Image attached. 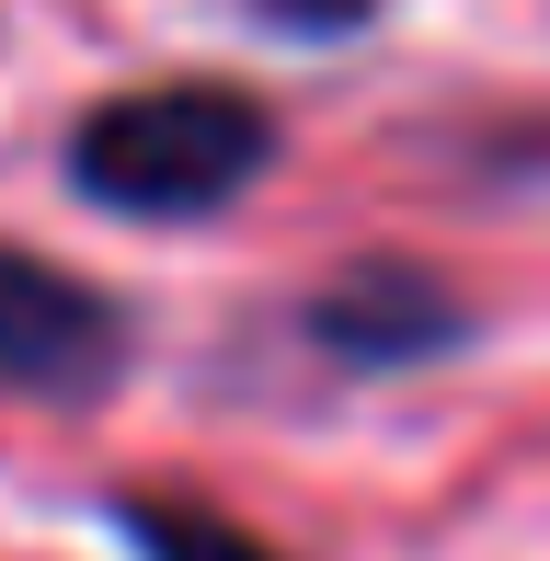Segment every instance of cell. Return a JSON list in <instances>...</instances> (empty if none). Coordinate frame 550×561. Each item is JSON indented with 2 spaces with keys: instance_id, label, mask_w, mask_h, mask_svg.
I'll list each match as a JSON object with an SVG mask.
<instances>
[{
  "instance_id": "3",
  "label": "cell",
  "mask_w": 550,
  "mask_h": 561,
  "mask_svg": "<svg viewBox=\"0 0 550 561\" xmlns=\"http://www.w3.org/2000/svg\"><path fill=\"white\" fill-rule=\"evenodd\" d=\"M138 550L149 561H275V550H253L230 516H195V504H138Z\"/></svg>"
},
{
  "instance_id": "1",
  "label": "cell",
  "mask_w": 550,
  "mask_h": 561,
  "mask_svg": "<svg viewBox=\"0 0 550 561\" xmlns=\"http://www.w3.org/2000/svg\"><path fill=\"white\" fill-rule=\"evenodd\" d=\"M264 172V115L241 92H138L81 126V184L138 218H195Z\"/></svg>"
},
{
  "instance_id": "2",
  "label": "cell",
  "mask_w": 550,
  "mask_h": 561,
  "mask_svg": "<svg viewBox=\"0 0 550 561\" xmlns=\"http://www.w3.org/2000/svg\"><path fill=\"white\" fill-rule=\"evenodd\" d=\"M115 355V321L69 275L0 252V390H92Z\"/></svg>"
}]
</instances>
